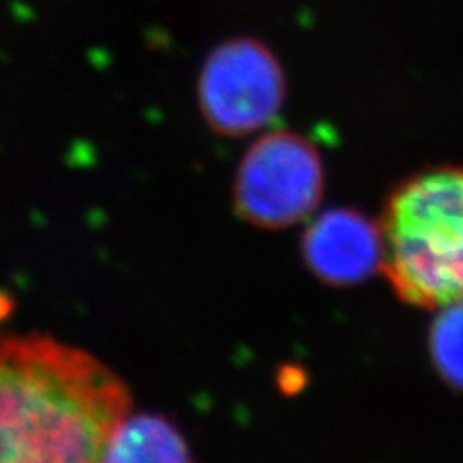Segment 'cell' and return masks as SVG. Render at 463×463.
I'll use <instances>...</instances> for the list:
<instances>
[{
	"instance_id": "1",
	"label": "cell",
	"mask_w": 463,
	"mask_h": 463,
	"mask_svg": "<svg viewBox=\"0 0 463 463\" xmlns=\"http://www.w3.org/2000/svg\"><path fill=\"white\" fill-rule=\"evenodd\" d=\"M129 410L128 386L95 355L0 335V461H103Z\"/></svg>"
},
{
	"instance_id": "2",
	"label": "cell",
	"mask_w": 463,
	"mask_h": 463,
	"mask_svg": "<svg viewBox=\"0 0 463 463\" xmlns=\"http://www.w3.org/2000/svg\"><path fill=\"white\" fill-rule=\"evenodd\" d=\"M381 270L423 309L463 301V166L417 172L388 195L379 221Z\"/></svg>"
},
{
	"instance_id": "3",
	"label": "cell",
	"mask_w": 463,
	"mask_h": 463,
	"mask_svg": "<svg viewBox=\"0 0 463 463\" xmlns=\"http://www.w3.org/2000/svg\"><path fill=\"white\" fill-rule=\"evenodd\" d=\"M325 194V166L315 145L294 132H270L241 158L234 207L243 221L284 230L311 216Z\"/></svg>"
},
{
	"instance_id": "4",
	"label": "cell",
	"mask_w": 463,
	"mask_h": 463,
	"mask_svg": "<svg viewBox=\"0 0 463 463\" xmlns=\"http://www.w3.org/2000/svg\"><path fill=\"white\" fill-rule=\"evenodd\" d=\"M286 80L274 54L253 39L216 47L199 76L205 122L224 137H241L272 122L284 105Z\"/></svg>"
},
{
	"instance_id": "5",
	"label": "cell",
	"mask_w": 463,
	"mask_h": 463,
	"mask_svg": "<svg viewBox=\"0 0 463 463\" xmlns=\"http://www.w3.org/2000/svg\"><path fill=\"white\" fill-rule=\"evenodd\" d=\"M301 251L317 279L332 286H354L381 270L379 224L350 209L328 211L311 222Z\"/></svg>"
},
{
	"instance_id": "6",
	"label": "cell",
	"mask_w": 463,
	"mask_h": 463,
	"mask_svg": "<svg viewBox=\"0 0 463 463\" xmlns=\"http://www.w3.org/2000/svg\"><path fill=\"white\" fill-rule=\"evenodd\" d=\"M190 450L170 419L141 413L126 415L114 430L103 461H187Z\"/></svg>"
},
{
	"instance_id": "7",
	"label": "cell",
	"mask_w": 463,
	"mask_h": 463,
	"mask_svg": "<svg viewBox=\"0 0 463 463\" xmlns=\"http://www.w3.org/2000/svg\"><path fill=\"white\" fill-rule=\"evenodd\" d=\"M430 328V355L446 384L463 390V301L439 309Z\"/></svg>"
}]
</instances>
